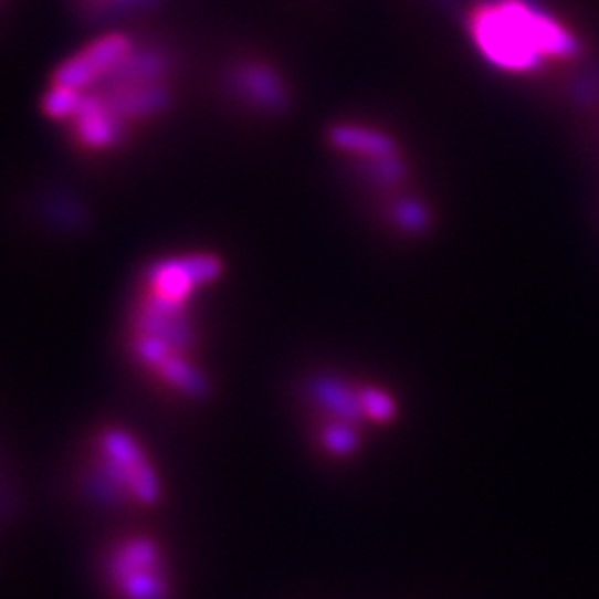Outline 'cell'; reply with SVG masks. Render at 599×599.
<instances>
[{
  "label": "cell",
  "mask_w": 599,
  "mask_h": 599,
  "mask_svg": "<svg viewBox=\"0 0 599 599\" xmlns=\"http://www.w3.org/2000/svg\"><path fill=\"white\" fill-rule=\"evenodd\" d=\"M222 90L231 105L260 118L282 116L291 107L288 81L260 56L233 59L224 67Z\"/></svg>",
  "instance_id": "obj_5"
},
{
  "label": "cell",
  "mask_w": 599,
  "mask_h": 599,
  "mask_svg": "<svg viewBox=\"0 0 599 599\" xmlns=\"http://www.w3.org/2000/svg\"><path fill=\"white\" fill-rule=\"evenodd\" d=\"M180 72L158 39L118 25L67 54L41 94V114L83 158L107 160L162 125Z\"/></svg>",
  "instance_id": "obj_1"
},
{
  "label": "cell",
  "mask_w": 599,
  "mask_h": 599,
  "mask_svg": "<svg viewBox=\"0 0 599 599\" xmlns=\"http://www.w3.org/2000/svg\"><path fill=\"white\" fill-rule=\"evenodd\" d=\"M320 442L332 455H338V458L349 455L358 444L356 433L349 422H336V424H329L327 429H323Z\"/></svg>",
  "instance_id": "obj_8"
},
{
  "label": "cell",
  "mask_w": 599,
  "mask_h": 599,
  "mask_svg": "<svg viewBox=\"0 0 599 599\" xmlns=\"http://www.w3.org/2000/svg\"><path fill=\"white\" fill-rule=\"evenodd\" d=\"M112 599H171L174 584L162 548L147 535L118 539L105 557Z\"/></svg>",
  "instance_id": "obj_4"
},
{
  "label": "cell",
  "mask_w": 599,
  "mask_h": 599,
  "mask_svg": "<svg viewBox=\"0 0 599 599\" xmlns=\"http://www.w3.org/2000/svg\"><path fill=\"white\" fill-rule=\"evenodd\" d=\"M329 145L345 151V154L360 156L371 165L396 158V149H393L391 140H387L380 132H374L367 127L338 125L329 132Z\"/></svg>",
  "instance_id": "obj_6"
},
{
  "label": "cell",
  "mask_w": 599,
  "mask_h": 599,
  "mask_svg": "<svg viewBox=\"0 0 599 599\" xmlns=\"http://www.w3.org/2000/svg\"><path fill=\"white\" fill-rule=\"evenodd\" d=\"M471 34L482 56L504 72H528L577 50L570 32L524 0L484 6L473 14Z\"/></svg>",
  "instance_id": "obj_2"
},
{
  "label": "cell",
  "mask_w": 599,
  "mask_h": 599,
  "mask_svg": "<svg viewBox=\"0 0 599 599\" xmlns=\"http://www.w3.org/2000/svg\"><path fill=\"white\" fill-rule=\"evenodd\" d=\"M6 6V0H0V8H3Z\"/></svg>",
  "instance_id": "obj_10"
},
{
  "label": "cell",
  "mask_w": 599,
  "mask_h": 599,
  "mask_svg": "<svg viewBox=\"0 0 599 599\" xmlns=\"http://www.w3.org/2000/svg\"><path fill=\"white\" fill-rule=\"evenodd\" d=\"M154 3L156 0H74L76 14L96 25L118 23L132 14L145 12Z\"/></svg>",
  "instance_id": "obj_7"
},
{
  "label": "cell",
  "mask_w": 599,
  "mask_h": 599,
  "mask_svg": "<svg viewBox=\"0 0 599 599\" xmlns=\"http://www.w3.org/2000/svg\"><path fill=\"white\" fill-rule=\"evenodd\" d=\"M94 480L107 497L140 508H149L162 497V484L147 451L120 427H109L96 435Z\"/></svg>",
  "instance_id": "obj_3"
},
{
  "label": "cell",
  "mask_w": 599,
  "mask_h": 599,
  "mask_svg": "<svg viewBox=\"0 0 599 599\" xmlns=\"http://www.w3.org/2000/svg\"><path fill=\"white\" fill-rule=\"evenodd\" d=\"M358 398H360L362 416H367V418H371L376 422H389L393 418V413H396L393 400L387 393L378 391V389H362L358 393Z\"/></svg>",
  "instance_id": "obj_9"
}]
</instances>
